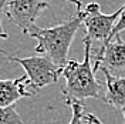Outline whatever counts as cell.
Returning <instances> with one entry per match:
<instances>
[{"label":"cell","mask_w":125,"mask_h":124,"mask_svg":"<svg viewBox=\"0 0 125 124\" xmlns=\"http://www.w3.org/2000/svg\"><path fill=\"white\" fill-rule=\"evenodd\" d=\"M81 24H83V13L80 10L74 17L50 29H41L33 24L26 34L37 40V46L34 49L36 53L47 56L55 64L64 67L67 64L71 43Z\"/></svg>","instance_id":"obj_1"},{"label":"cell","mask_w":125,"mask_h":124,"mask_svg":"<svg viewBox=\"0 0 125 124\" xmlns=\"http://www.w3.org/2000/svg\"><path fill=\"white\" fill-rule=\"evenodd\" d=\"M62 76L65 86L62 88V97L67 104L74 101H83L85 99H102V86L95 78V70L93 66L91 44L84 40V60H68L64 66Z\"/></svg>","instance_id":"obj_2"},{"label":"cell","mask_w":125,"mask_h":124,"mask_svg":"<svg viewBox=\"0 0 125 124\" xmlns=\"http://www.w3.org/2000/svg\"><path fill=\"white\" fill-rule=\"evenodd\" d=\"M122 7H119L111 14H104L101 6L98 3H90L81 10L83 13V24L85 26V39L91 44V56L95 57L98 51L109 41L111 31L117 23L118 17L122 13Z\"/></svg>","instance_id":"obj_3"},{"label":"cell","mask_w":125,"mask_h":124,"mask_svg":"<svg viewBox=\"0 0 125 124\" xmlns=\"http://www.w3.org/2000/svg\"><path fill=\"white\" fill-rule=\"evenodd\" d=\"M0 53L4 54L9 60L19 63L24 69L27 80H29V90L33 94H36L39 90L44 88L46 86L57 83L64 71V67L55 64L47 56H31V57L23 59V57H17V56H10L3 50H0Z\"/></svg>","instance_id":"obj_4"},{"label":"cell","mask_w":125,"mask_h":124,"mask_svg":"<svg viewBox=\"0 0 125 124\" xmlns=\"http://www.w3.org/2000/svg\"><path fill=\"white\" fill-rule=\"evenodd\" d=\"M47 7L48 3L41 0H6L4 13L11 23L23 33H27Z\"/></svg>","instance_id":"obj_5"},{"label":"cell","mask_w":125,"mask_h":124,"mask_svg":"<svg viewBox=\"0 0 125 124\" xmlns=\"http://www.w3.org/2000/svg\"><path fill=\"white\" fill-rule=\"evenodd\" d=\"M94 70L105 67L112 74H117L125 70V41L118 34L114 39H111L98 51V54L94 57Z\"/></svg>","instance_id":"obj_6"},{"label":"cell","mask_w":125,"mask_h":124,"mask_svg":"<svg viewBox=\"0 0 125 124\" xmlns=\"http://www.w3.org/2000/svg\"><path fill=\"white\" fill-rule=\"evenodd\" d=\"M98 70H101L105 76V94L102 100L125 113V77L112 74L105 67H100Z\"/></svg>","instance_id":"obj_7"},{"label":"cell","mask_w":125,"mask_h":124,"mask_svg":"<svg viewBox=\"0 0 125 124\" xmlns=\"http://www.w3.org/2000/svg\"><path fill=\"white\" fill-rule=\"evenodd\" d=\"M33 93L29 90L27 76L14 80H1L0 78V109L13 106L16 101L23 97H31Z\"/></svg>","instance_id":"obj_8"},{"label":"cell","mask_w":125,"mask_h":124,"mask_svg":"<svg viewBox=\"0 0 125 124\" xmlns=\"http://www.w3.org/2000/svg\"><path fill=\"white\" fill-rule=\"evenodd\" d=\"M0 124H21V118L16 111L14 104L0 109Z\"/></svg>","instance_id":"obj_9"},{"label":"cell","mask_w":125,"mask_h":124,"mask_svg":"<svg viewBox=\"0 0 125 124\" xmlns=\"http://www.w3.org/2000/svg\"><path fill=\"white\" fill-rule=\"evenodd\" d=\"M73 109V117L68 124H84V106L83 101H74L70 104Z\"/></svg>","instance_id":"obj_10"},{"label":"cell","mask_w":125,"mask_h":124,"mask_svg":"<svg viewBox=\"0 0 125 124\" xmlns=\"http://www.w3.org/2000/svg\"><path fill=\"white\" fill-rule=\"evenodd\" d=\"M125 30V4H124V9H122V13H121V16L118 17L117 23H115V26H114V29H112V31H111V36H109V40L114 39L115 36H118L121 31Z\"/></svg>","instance_id":"obj_11"},{"label":"cell","mask_w":125,"mask_h":124,"mask_svg":"<svg viewBox=\"0 0 125 124\" xmlns=\"http://www.w3.org/2000/svg\"><path fill=\"white\" fill-rule=\"evenodd\" d=\"M4 6H6V0H0V40H6L9 37V34L6 33L4 27H3V23H1L3 16L6 14L4 13Z\"/></svg>","instance_id":"obj_12"},{"label":"cell","mask_w":125,"mask_h":124,"mask_svg":"<svg viewBox=\"0 0 125 124\" xmlns=\"http://www.w3.org/2000/svg\"><path fill=\"white\" fill-rule=\"evenodd\" d=\"M84 121H87L88 124H102L101 120L91 113H84Z\"/></svg>","instance_id":"obj_13"},{"label":"cell","mask_w":125,"mask_h":124,"mask_svg":"<svg viewBox=\"0 0 125 124\" xmlns=\"http://www.w3.org/2000/svg\"><path fill=\"white\" fill-rule=\"evenodd\" d=\"M67 1H70V3H73V4H75L78 9H81L83 7V3L80 1V0H67Z\"/></svg>","instance_id":"obj_14"},{"label":"cell","mask_w":125,"mask_h":124,"mask_svg":"<svg viewBox=\"0 0 125 124\" xmlns=\"http://www.w3.org/2000/svg\"><path fill=\"white\" fill-rule=\"evenodd\" d=\"M122 114H124V124H125V113H122Z\"/></svg>","instance_id":"obj_15"}]
</instances>
